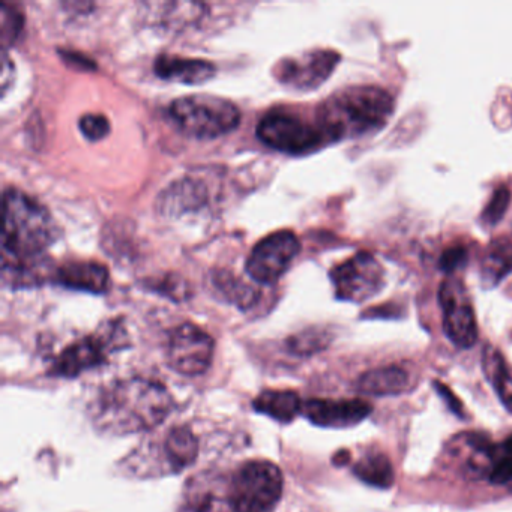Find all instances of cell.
<instances>
[{"label": "cell", "instance_id": "obj_1", "mask_svg": "<svg viewBox=\"0 0 512 512\" xmlns=\"http://www.w3.org/2000/svg\"><path fill=\"white\" fill-rule=\"evenodd\" d=\"M2 275L13 284L35 283L40 277L41 256L56 238L49 211L17 188L4 193Z\"/></svg>", "mask_w": 512, "mask_h": 512}, {"label": "cell", "instance_id": "obj_2", "mask_svg": "<svg viewBox=\"0 0 512 512\" xmlns=\"http://www.w3.org/2000/svg\"><path fill=\"white\" fill-rule=\"evenodd\" d=\"M172 409V395L161 383L134 377L101 394L94 418L101 430L124 436L158 427Z\"/></svg>", "mask_w": 512, "mask_h": 512}, {"label": "cell", "instance_id": "obj_3", "mask_svg": "<svg viewBox=\"0 0 512 512\" xmlns=\"http://www.w3.org/2000/svg\"><path fill=\"white\" fill-rule=\"evenodd\" d=\"M394 109V98L380 86H347L320 104L316 122L329 142H337L382 130Z\"/></svg>", "mask_w": 512, "mask_h": 512}, {"label": "cell", "instance_id": "obj_4", "mask_svg": "<svg viewBox=\"0 0 512 512\" xmlns=\"http://www.w3.org/2000/svg\"><path fill=\"white\" fill-rule=\"evenodd\" d=\"M170 118L179 130L194 139H217L238 128L241 112L226 98L214 95H187L173 101Z\"/></svg>", "mask_w": 512, "mask_h": 512}, {"label": "cell", "instance_id": "obj_5", "mask_svg": "<svg viewBox=\"0 0 512 512\" xmlns=\"http://www.w3.org/2000/svg\"><path fill=\"white\" fill-rule=\"evenodd\" d=\"M283 473L269 461H248L232 479L233 512H271L283 494Z\"/></svg>", "mask_w": 512, "mask_h": 512}, {"label": "cell", "instance_id": "obj_6", "mask_svg": "<svg viewBox=\"0 0 512 512\" xmlns=\"http://www.w3.org/2000/svg\"><path fill=\"white\" fill-rule=\"evenodd\" d=\"M256 134L269 148L290 155L308 154L331 143L317 122L313 124L281 109L266 113L257 124Z\"/></svg>", "mask_w": 512, "mask_h": 512}, {"label": "cell", "instance_id": "obj_7", "mask_svg": "<svg viewBox=\"0 0 512 512\" xmlns=\"http://www.w3.org/2000/svg\"><path fill=\"white\" fill-rule=\"evenodd\" d=\"M335 295L341 301L364 302L385 287V269L373 254L361 253L340 263L329 272Z\"/></svg>", "mask_w": 512, "mask_h": 512}, {"label": "cell", "instance_id": "obj_8", "mask_svg": "<svg viewBox=\"0 0 512 512\" xmlns=\"http://www.w3.org/2000/svg\"><path fill=\"white\" fill-rule=\"evenodd\" d=\"M301 250L292 230H278L260 239L245 263L247 274L259 284H274L283 277Z\"/></svg>", "mask_w": 512, "mask_h": 512}, {"label": "cell", "instance_id": "obj_9", "mask_svg": "<svg viewBox=\"0 0 512 512\" xmlns=\"http://www.w3.org/2000/svg\"><path fill=\"white\" fill-rule=\"evenodd\" d=\"M214 338L193 323L176 326L167 343V362L184 376L203 374L214 359Z\"/></svg>", "mask_w": 512, "mask_h": 512}, {"label": "cell", "instance_id": "obj_10", "mask_svg": "<svg viewBox=\"0 0 512 512\" xmlns=\"http://www.w3.org/2000/svg\"><path fill=\"white\" fill-rule=\"evenodd\" d=\"M338 62L340 55L334 50L316 49L280 59L272 73L281 85L296 91H311L329 79Z\"/></svg>", "mask_w": 512, "mask_h": 512}, {"label": "cell", "instance_id": "obj_11", "mask_svg": "<svg viewBox=\"0 0 512 512\" xmlns=\"http://www.w3.org/2000/svg\"><path fill=\"white\" fill-rule=\"evenodd\" d=\"M439 304L446 337L460 349L472 347L478 340V325L463 283L455 278L443 281L439 289Z\"/></svg>", "mask_w": 512, "mask_h": 512}, {"label": "cell", "instance_id": "obj_12", "mask_svg": "<svg viewBox=\"0 0 512 512\" xmlns=\"http://www.w3.org/2000/svg\"><path fill=\"white\" fill-rule=\"evenodd\" d=\"M373 412V406L364 400H328L311 398L302 406L308 421L319 427L346 428L358 425Z\"/></svg>", "mask_w": 512, "mask_h": 512}, {"label": "cell", "instance_id": "obj_13", "mask_svg": "<svg viewBox=\"0 0 512 512\" xmlns=\"http://www.w3.org/2000/svg\"><path fill=\"white\" fill-rule=\"evenodd\" d=\"M109 352L107 335H91L68 346L55 362V373L62 377H76L89 368L103 364Z\"/></svg>", "mask_w": 512, "mask_h": 512}, {"label": "cell", "instance_id": "obj_14", "mask_svg": "<svg viewBox=\"0 0 512 512\" xmlns=\"http://www.w3.org/2000/svg\"><path fill=\"white\" fill-rule=\"evenodd\" d=\"M469 443L473 454L484 461L481 469L485 470L491 484L512 488V436L493 445L485 437L472 434Z\"/></svg>", "mask_w": 512, "mask_h": 512}, {"label": "cell", "instance_id": "obj_15", "mask_svg": "<svg viewBox=\"0 0 512 512\" xmlns=\"http://www.w3.org/2000/svg\"><path fill=\"white\" fill-rule=\"evenodd\" d=\"M154 71L160 79L182 85H199L208 82L217 73L212 62L205 59L160 55L154 62Z\"/></svg>", "mask_w": 512, "mask_h": 512}, {"label": "cell", "instance_id": "obj_16", "mask_svg": "<svg viewBox=\"0 0 512 512\" xmlns=\"http://www.w3.org/2000/svg\"><path fill=\"white\" fill-rule=\"evenodd\" d=\"M55 280L68 289L104 293L109 287V271L97 262H70L56 271Z\"/></svg>", "mask_w": 512, "mask_h": 512}, {"label": "cell", "instance_id": "obj_17", "mask_svg": "<svg viewBox=\"0 0 512 512\" xmlns=\"http://www.w3.org/2000/svg\"><path fill=\"white\" fill-rule=\"evenodd\" d=\"M413 377L404 368L391 367L374 368L362 374L358 380V391L373 397H389L409 392L413 388Z\"/></svg>", "mask_w": 512, "mask_h": 512}, {"label": "cell", "instance_id": "obj_18", "mask_svg": "<svg viewBox=\"0 0 512 512\" xmlns=\"http://www.w3.org/2000/svg\"><path fill=\"white\" fill-rule=\"evenodd\" d=\"M301 398L293 391H265L254 400L257 412L265 413L277 421L290 422L302 412Z\"/></svg>", "mask_w": 512, "mask_h": 512}, {"label": "cell", "instance_id": "obj_19", "mask_svg": "<svg viewBox=\"0 0 512 512\" xmlns=\"http://www.w3.org/2000/svg\"><path fill=\"white\" fill-rule=\"evenodd\" d=\"M482 368L496 391L500 403L509 413H512V376L506 367L505 359L494 347H485L482 353Z\"/></svg>", "mask_w": 512, "mask_h": 512}, {"label": "cell", "instance_id": "obj_20", "mask_svg": "<svg viewBox=\"0 0 512 512\" xmlns=\"http://www.w3.org/2000/svg\"><path fill=\"white\" fill-rule=\"evenodd\" d=\"M197 454H199V442L190 428L175 427L169 431L166 439V455L169 466L175 472L191 466Z\"/></svg>", "mask_w": 512, "mask_h": 512}, {"label": "cell", "instance_id": "obj_21", "mask_svg": "<svg viewBox=\"0 0 512 512\" xmlns=\"http://www.w3.org/2000/svg\"><path fill=\"white\" fill-rule=\"evenodd\" d=\"M356 478L376 488L392 487L395 481L394 467L385 454L374 452L365 455L353 467Z\"/></svg>", "mask_w": 512, "mask_h": 512}, {"label": "cell", "instance_id": "obj_22", "mask_svg": "<svg viewBox=\"0 0 512 512\" xmlns=\"http://www.w3.org/2000/svg\"><path fill=\"white\" fill-rule=\"evenodd\" d=\"M215 287L223 293L227 301L235 304L236 307L247 308L253 307L259 299V292L254 287L248 286L244 281L236 280L233 275L223 274L214 277Z\"/></svg>", "mask_w": 512, "mask_h": 512}, {"label": "cell", "instance_id": "obj_23", "mask_svg": "<svg viewBox=\"0 0 512 512\" xmlns=\"http://www.w3.org/2000/svg\"><path fill=\"white\" fill-rule=\"evenodd\" d=\"M512 271V244L497 242L493 245L484 262V278H493L494 283Z\"/></svg>", "mask_w": 512, "mask_h": 512}, {"label": "cell", "instance_id": "obj_24", "mask_svg": "<svg viewBox=\"0 0 512 512\" xmlns=\"http://www.w3.org/2000/svg\"><path fill=\"white\" fill-rule=\"evenodd\" d=\"M331 341V334L325 329H308L290 338L289 347L298 355H311L325 349Z\"/></svg>", "mask_w": 512, "mask_h": 512}, {"label": "cell", "instance_id": "obj_25", "mask_svg": "<svg viewBox=\"0 0 512 512\" xmlns=\"http://www.w3.org/2000/svg\"><path fill=\"white\" fill-rule=\"evenodd\" d=\"M2 44H4V49H7V46L13 44L16 41V38L19 37L20 31L23 28V17L20 14V11H17L16 8L10 7L8 4H2Z\"/></svg>", "mask_w": 512, "mask_h": 512}, {"label": "cell", "instance_id": "obj_26", "mask_svg": "<svg viewBox=\"0 0 512 512\" xmlns=\"http://www.w3.org/2000/svg\"><path fill=\"white\" fill-rule=\"evenodd\" d=\"M509 199H511V193H509L508 187L499 185L482 212V220L487 224H496L508 209Z\"/></svg>", "mask_w": 512, "mask_h": 512}, {"label": "cell", "instance_id": "obj_27", "mask_svg": "<svg viewBox=\"0 0 512 512\" xmlns=\"http://www.w3.org/2000/svg\"><path fill=\"white\" fill-rule=\"evenodd\" d=\"M79 128L83 136L88 137L92 142H97L107 136L110 124L106 116L100 115V113H88L80 118Z\"/></svg>", "mask_w": 512, "mask_h": 512}, {"label": "cell", "instance_id": "obj_28", "mask_svg": "<svg viewBox=\"0 0 512 512\" xmlns=\"http://www.w3.org/2000/svg\"><path fill=\"white\" fill-rule=\"evenodd\" d=\"M467 262V250L463 245H454L448 248L440 257V269L445 272H454L463 268Z\"/></svg>", "mask_w": 512, "mask_h": 512}, {"label": "cell", "instance_id": "obj_29", "mask_svg": "<svg viewBox=\"0 0 512 512\" xmlns=\"http://www.w3.org/2000/svg\"><path fill=\"white\" fill-rule=\"evenodd\" d=\"M434 389H436L437 395H440V398L445 401L446 406L451 409V412L455 413L457 416H460V418H463V404H461V401L455 397L454 392H452L448 386H445L440 382H434Z\"/></svg>", "mask_w": 512, "mask_h": 512}, {"label": "cell", "instance_id": "obj_30", "mask_svg": "<svg viewBox=\"0 0 512 512\" xmlns=\"http://www.w3.org/2000/svg\"><path fill=\"white\" fill-rule=\"evenodd\" d=\"M335 463L337 464H346L349 463L350 454L347 451H341L340 454L335 455Z\"/></svg>", "mask_w": 512, "mask_h": 512}]
</instances>
